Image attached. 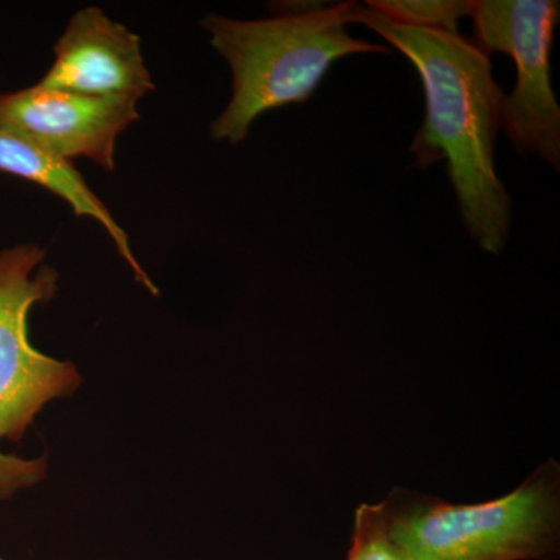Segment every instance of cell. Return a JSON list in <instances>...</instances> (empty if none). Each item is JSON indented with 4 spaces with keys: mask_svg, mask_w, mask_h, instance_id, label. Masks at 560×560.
Returning a JSON list of instances; mask_svg holds the SVG:
<instances>
[{
    "mask_svg": "<svg viewBox=\"0 0 560 560\" xmlns=\"http://www.w3.org/2000/svg\"><path fill=\"white\" fill-rule=\"evenodd\" d=\"M359 22L415 66L425 97V119L411 151L419 168L445 161L460 219L481 249L500 254L510 241L512 201L497 175L495 142L506 94L477 44L453 33L423 31L353 5Z\"/></svg>",
    "mask_w": 560,
    "mask_h": 560,
    "instance_id": "obj_1",
    "label": "cell"
},
{
    "mask_svg": "<svg viewBox=\"0 0 560 560\" xmlns=\"http://www.w3.org/2000/svg\"><path fill=\"white\" fill-rule=\"evenodd\" d=\"M353 5L329 3L312 13L275 14L270 20L206 16L201 25L232 72L231 101L212 121V138L242 143L261 114L307 102L341 58L390 55L388 47L350 36Z\"/></svg>",
    "mask_w": 560,
    "mask_h": 560,
    "instance_id": "obj_2",
    "label": "cell"
},
{
    "mask_svg": "<svg viewBox=\"0 0 560 560\" xmlns=\"http://www.w3.org/2000/svg\"><path fill=\"white\" fill-rule=\"evenodd\" d=\"M411 560H548L559 555V467L548 460L508 495L451 504L396 490L383 501Z\"/></svg>",
    "mask_w": 560,
    "mask_h": 560,
    "instance_id": "obj_3",
    "label": "cell"
},
{
    "mask_svg": "<svg viewBox=\"0 0 560 560\" xmlns=\"http://www.w3.org/2000/svg\"><path fill=\"white\" fill-rule=\"evenodd\" d=\"M46 250L20 245L0 253V441L20 444L49 401L72 396L83 383L72 361L33 348L28 315L57 294L58 272ZM47 456L25 459L0 452V501L46 480Z\"/></svg>",
    "mask_w": 560,
    "mask_h": 560,
    "instance_id": "obj_4",
    "label": "cell"
},
{
    "mask_svg": "<svg viewBox=\"0 0 560 560\" xmlns=\"http://www.w3.org/2000/svg\"><path fill=\"white\" fill-rule=\"evenodd\" d=\"M560 5L555 0H480L474 2L477 47L504 54L517 69L506 95L501 127L523 156L560 168V106L551 86L550 55Z\"/></svg>",
    "mask_w": 560,
    "mask_h": 560,
    "instance_id": "obj_5",
    "label": "cell"
},
{
    "mask_svg": "<svg viewBox=\"0 0 560 560\" xmlns=\"http://www.w3.org/2000/svg\"><path fill=\"white\" fill-rule=\"evenodd\" d=\"M138 102L86 97L35 84L0 94V128L65 160L86 158L102 171L114 172L117 139L139 119Z\"/></svg>",
    "mask_w": 560,
    "mask_h": 560,
    "instance_id": "obj_6",
    "label": "cell"
},
{
    "mask_svg": "<svg viewBox=\"0 0 560 560\" xmlns=\"http://www.w3.org/2000/svg\"><path fill=\"white\" fill-rule=\"evenodd\" d=\"M54 54L50 69L36 83L47 90L136 101L154 90L139 36L109 20L97 7L70 18Z\"/></svg>",
    "mask_w": 560,
    "mask_h": 560,
    "instance_id": "obj_7",
    "label": "cell"
},
{
    "mask_svg": "<svg viewBox=\"0 0 560 560\" xmlns=\"http://www.w3.org/2000/svg\"><path fill=\"white\" fill-rule=\"evenodd\" d=\"M0 172L38 184L68 202L77 217H88L97 221L113 238L120 256L130 265L136 280L154 296L160 294L153 280L136 259L127 232L110 215L105 202L88 186L86 179L73 167L72 161L43 149L38 143L22 138L16 132L0 128Z\"/></svg>",
    "mask_w": 560,
    "mask_h": 560,
    "instance_id": "obj_8",
    "label": "cell"
},
{
    "mask_svg": "<svg viewBox=\"0 0 560 560\" xmlns=\"http://www.w3.org/2000/svg\"><path fill=\"white\" fill-rule=\"evenodd\" d=\"M364 5L408 27L458 35L459 21L471 16V0H368Z\"/></svg>",
    "mask_w": 560,
    "mask_h": 560,
    "instance_id": "obj_9",
    "label": "cell"
},
{
    "mask_svg": "<svg viewBox=\"0 0 560 560\" xmlns=\"http://www.w3.org/2000/svg\"><path fill=\"white\" fill-rule=\"evenodd\" d=\"M348 560H411L390 534L385 503L357 510Z\"/></svg>",
    "mask_w": 560,
    "mask_h": 560,
    "instance_id": "obj_10",
    "label": "cell"
},
{
    "mask_svg": "<svg viewBox=\"0 0 560 560\" xmlns=\"http://www.w3.org/2000/svg\"><path fill=\"white\" fill-rule=\"evenodd\" d=\"M329 5L327 2H278L271 3V11L275 14H305L312 11L324 9Z\"/></svg>",
    "mask_w": 560,
    "mask_h": 560,
    "instance_id": "obj_11",
    "label": "cell"
},
{
    "mask_svg": "<svg viewBox=\"0 0 560 560\" xmlns=\"http://www.w3.org/2000/svg\"><path fill=\"white\" fill-rule=\"evenodd\" d=\"M0 560H3V559H0Z\"/></svg>",
    "mask_w": 560,
    "mask_h": 560,
    "instance_id": "obj_12",
    "label": "cell"
}]
</instances>
